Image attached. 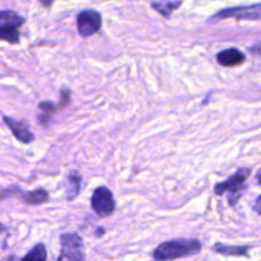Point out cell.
I'll return each instance as SVG.
<instances>
[{"instance_id":"1","label":"cell","mask_w":261,"mask_h":261,"mask_svg":"<svg viewBox=\"0 0 261 261\" xmlns=\"http://www.w3.org/2000/svg\"><path fill=\"white\" fill-rule=\"evenodd\" d=\"M201 242L198 240H172L161 244L153 252V257L157 261H170L191 256L201 250Z\"/></svg>"},{"instance_id":"2","label":"cell","mask_w":261,"mask_h":261,"mask_svg":"<svg viewBox=\"0 0 261 261\" xmlns=\"http://www.w3.org/2000/svg\"><path fill=\"white\" fill-rule=\"evenodd\" d=\"M61 251L58 261H86L83 240L75 233H65L60 237Z\"/></svg>"},{"instance_id":"3","label":"cell","mask_w":261,"mask_h":261,"mask_svg":"<svg viewBox=\"0 0 261 261\" xmlns=\"http://www.w3.org/2000/svg\"><path fill=\"white\" fill-rule=\"evenodd\" d=\"M24 23V18L12 10H4L0 14V37L9 43L19 42V30Z\"/></svg>"},{"instance_id":"4","label":"cell","mask_w":261,"mask_h":261,"mask_svg":"<svg viewBox=\"0 0 261 261\" xmlns=\"http://www.w3.org/2000/svg\"><path fill=\"white\" fill-rule=\"evenodd\" d=\"M91 204L93 211L98 214L99 217H109L114 213L115 211V200L114 195L110 191V189L101 186L94 190L92 195Z\"/></svg>"},{"instance_id":"5","label":"cell","mask_w":261,"mask_h":261,"mask_svg":"<svg viewBox=\"0 0 261 261\" xmlns=\"http://www.w3.org/2000/svg\"><path fill=\"white\" fill-rule=\"evenodd\" d=\"M227 18H236V19H261V3L260 4L249 5V7H236L221 10L213 17V19H227Z\"/></svg>"},{"instance_id":"6","label":"cell","mask_w":261,"mask_h":261,"mask_svg":"<svg viewBox=\"0 0 261 261\" xmlns=\"http://www.w3.org/2000/svg\"><path fill=\"white\" fill-rule=\"evenodd\" d=\"M102 24L101 14L96 10H84L76 18L78 31L83 37H89L99 31Z\"/></svg>"},{"instance_id":"7","label":"cell","mask_w":261,"mask_h":261,"mask_svg":"<svg viewBox=\"0 0 261 261\" xmlns=\"http://www.w3.org/2000/svg\"><path fill=\"white\" fill-rule=\"evenodd\" d=\"M250 173V168H241V170L237 171L233 176L228 178L227 181L221 184H217L216 188H214V193L217 195H223L224 193H231V194H236L240 193V191L244 189L245 182L249 178Z\"/></svg>"},{"instance_id":"8","label":"cell","mask_w":261,"mask_h":261,"mask_svg":"<svg viewBox=\"0 0 261 261\" xmlns=\"http://www.w3.org/2000/svg\"><path fill=\"white\" fill-rule=\"evenodd\" d=\"M4 122L7 124V126L12 130L13 135H14L19 142L27 144V143H31L35 140V135L28 130L27 125H25L24 122L17 121V120L8 116H4Z\"/></svg>"},{"instance_id":"9","label":"cell","mask_w":261,"mask_h":261,"mask_svg":"<svg viewBox=\"0 0 261 261\" xmlns=\"http://www.w3.org/2000/svg\"><path fill=\"white\" fill-rule=\"evenodd\" d=\"M217 60L222 66H227V68H232V66L241 65L245 61V55L239 50V48H227V50L221 51L217 55Z\"/></svg>"},{"instance_id":"10","label":"cell","mask_w":261,"mask_h":261,"mask_svg":"<svg viewBox=\"0 0 261 261\" xmlns=\"http://www.w3.org/2000/svg\"><path fill=\"white\" fill-rule=\"evenodd\" d=\"M82 185V177L79 173L75 171H71L66 180V199L68 200H74L78 196L79 191H81Z\"/></svg>"},{"instance_id":"11","label":"cell","mask_w":261,"mask_h":261,"mask_svg":"<svg viewBox=\"0 0 261 261\" xmlns=\"http://www.w3.org/2000/svg\"><path fill=\"white\" fill-rule=\"evenodd\" d=\"M214 251L218 254L227 255V256H245L249 254V246H226V245H214Z\"/></svg>"},{"instance_id":"12","label":"cell","mask_w":261,"mask_h":261,"mask_svg":"<svg viewBox=\"0 0 261 261\" xmlns=\"http://www.w3.org/2000/svg\"><path fill=\"white\" fill-rule=\"evenodd\" d=\"M22 198L27 204L37 205V204H43L48 200V194L43 189H36V190L30 191L27 194H22Z\"/></svg>"},{"instance_id":"13","label":"cell","mask_w":261,"mask_h":261,"mask_svg":"<svg viewBox=\"0 0 261 261\" xmlns=\"http://www.w3.org/2000/svg\"><path fill=\"white\" fill-rule=\"evenodd\" d=\"M46 259H47L46 247L42 244H38L19 261H46Z\"/></svg>"},{"instance_id":"14","label":"cell","mask_w":261,"mask_h":261,"mask_svg":"<svg viewBox=\"0 0 261 261\" xmlns=\"http://www.w3.org/2000/svg\"><path fill=\"white\" fill-rule=\"evenodd\" d=\"M38 107H40L41 111L43 112V115H41V116L38 117V120H40V124L45 125V126H46V125H47V122H48V120H50L51 112L56 111L59 107H56L55 105L51 103V102H41L40 106H38Z\"/></svg>"},{"instance_id":"15","label":"cell","mask_w":261,"mask_h":261,"mask_svg":"<svg viewBox=\"0 0 261 261\" xmlns=\"http://www.w3.org/2000/svg\"><path fill=\"white\" fill-rule=\"evenodd\" d=\"M180 4H181V2L170 3V4H157V3H154V4H152V7L154 8L155 10H158L161 14L165 15V17H170L171 12L175 9H177V7Z\"/></svg>"},{"instance_id":"16","label":"cell","mask_w":261,"mask_h":261,"mask_svg":"<svg viewBox=\"0 0 261 261\" xmlns=\"http://www.w3.org/2000/svg\"><path fill=\"white\" fill-rule=\"evenodd\" d=\"M61 97H63V102H60V107H65L68 105L69 98H70V92L69 91H61Z\"/></svg>"},{"instance_id":"17","label":"cell","mask_w":261,"mask_h":261,"mask_svg":"<svg viewBox=\"0 0 261 261\" xmlns=\"http://www.w3.org/2000/svg\"><path fill=\"white\" fill-rule=\"evenodd\" d=\"M254 209H255V212H256V213L261 214V195L256 199V201H255Z\"/></svg>"},{"instance_id":"18","label":"cell","mask_w":261,"mask_h":261,"mask_svg":"<svg viewBox=\"0 0 261 261\" xmlns=\"http://www.w3.org/2000/svg\"><path fill=\"white\" fill-rule=\"evenodd\" d=\"M40 2L42 3V4L45 5V7H50V5L54 3V0H40Z\"/></svg>"},{"instance_id":"19","label":"cell","mask_w":261,"mask_h":261,"mask_svg":"<svg viewBox=\"0 0 261 261\" xmlns=\"http://www.w3.org/2000/svg\"><path fill=\"white\" fill-rule=\"evenodd\" d=\"M256 180H257V182H259V185H261V170L259 171V172H257Z\"/></svg>"},{"instance_id":"20","label":"cell","mask_w":261,"mask_h":261,"mask_svg":"<svg viewBox=\"0 0 261 261\" xmlns=\"http://www.w3.org/2000/svg\"><path fill=\"white\" fill-rule=\"evenodd\" d=\"M5 261H19V260H17V257L15 256H9Z\"/></svg>"}]
</instances>
